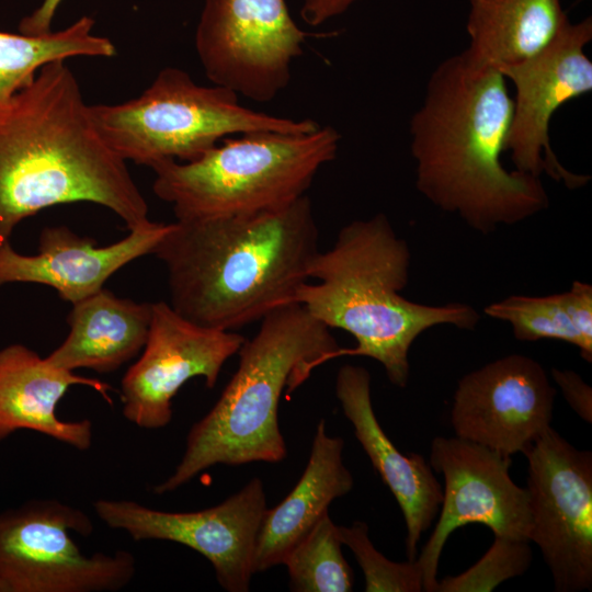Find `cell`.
Segmentation results:
<instances>
[{
	"label": "cell",
	"instance_id": "obj_7",
	"mask_svg": "<svg viewBox=\"0 0 592 592\" xmlns=\"http://www.w3.org/2000/svg\"><path fill=\"white\" fill-rule=\"evenodd\" d=\"M219 86H201L184 70L163 68L137 98L118 104L90 105L106 145L125 162L152 166L192 161L225 136L253 132L303 134L320 125L258 112Z\"/></svg>",
	"mask_w": 592,
	"mask_h": 592
},
{
	"label": "cell",
	"instance_id": "obj_8",
	"mask_svg": "<svg viewBox=\"0 0 592 592\" xmlns=\"http://www.w3.org/2000/svg\"><path fill=\"white\" fill-rule=\"evenodd\" d=\"M70 532L89 536L82 510L58 500H30L0 513V585L3 592H115L136 574L127 550L86 555Z\"/></svg>",
	"mask_w": 592,
	"mask_h": 592
},
{
	"label": "cell",
	"instance_id": "obj_29",
	"mask_svg": "<svg viewBox=\"0 0 592 592\" xmlns=\"http://www.w3.org/2000/svg\"><path fill=\"white\" fill-rule=\"evenodd\" d=\"M360 0H304L300 18L311 26H318L328 20L343 14Z\"/></svg>",
	"mask_w": 592,
	"mask_h": 592
},
{
	"label": "cell",
	"instance_id": "obj_4",
	"mask_svg": "<svg viewBox=\"0 0 592 592\" xmlns=\"http://www.w3.org/2000/svg\"><path fill=\"white\" fill-rule=\"evenodd\" d=\"M410 261L408 243L385 214L353 220L340 229L329 250L312 258L308 276L317 282L303 284L295 297L315 319L355 339V348L338 349L331 360L371 357L400 388L409 379V350L421 333L439 325L474 330L480 320L468 304L432 306L403 297Z\"/></svg>",
	"mask_w": 592,
	"mask_h": 592
},
{
	"label": "cell",
	"instance_id": "obj_22",
	"mask_svg": "<svg viewBox=\"0 0 592 592\" xmlns=\"http://www.w3.org/2000/svg\"><path fill=\"white\" fill-rule=\"evenodd\" d=\"M93 19L82 16L61 31L44 35L0 32V101L30 83L48 62L72 57H113L114 44L93 34Z\"/></svg>",
	"mask_w": 592,
	"mask_h": 592
},
{
	"label": "cell",
	"instance_id": "obj_13",
	"mask_svg": "<svg viewBox=\"0 0 592 592\" xmlns=\"http://www.w3.org/2000/svg\"><path fill=\"white\" fill-rule=\"evenodd\" d=\"M93 508L104 524L134 540H168L200 553L226 591L249 590L254 546L267 509L261 479H251L221 503L200 511L168 512L113 499L96 500Z\"/></svg>",
	"mask_w": 592,
	"mask_h": 592
},
{
	"label": "cell",
	"instance_id": "obj_28",
	"mask_svg": "<svg viewBox=\"0 0 592 592\" xmlns=\"http://www.w3.org/2000/svg\"><path fill=\"white\" fill-rule=\"evenodd\" d=\"M551 376L572 410L585 422H592V389L570 369L551 368Z\"/></svg>",
	"mask_w": 592,
	"mask_h": 592
},
{
	"label": "cell",
	"instance_id": "obj_30",
	"mask_svg": "<svg viewBox=\"0 0 592 592\" xmlns=\"http://www.w3.org/2000/svg\"><path fill=\"white\" fill-rule=\"evenodd\" d=\"M62 0H44L32 14L23 18L19 31L25 35H44L52 32L53 18Z\"/></svg>",
	"mask_w": 592,
	"mask_h": 592
},
{
	"label": "cell",
	"instance_id": "obj_9",
	"mask_svg": "<svg viewBox=\"0 0 592 592\" xmlns=\"http://www.w3.org/2000/svg\"><path fill=\"white\" fill-rule=\"evenodd\" d=\"M306 37L285 0H204L195 49L213 84L265 103L288 86Z\"/></svg>",
	"mask_w": 592,
	"mask_h": 592
},
{
	"label": "cell",
	"instance_id": "obj_14",
	"mask_svg": "<svg viewBox=\"0 0 592 592\" xmlns=\"http://www.w3.org/2000/svg\"><path fill=\"white\" fill-rule=\"evenodd\" d=\"M246 338L196 325L166 301L152 303L149 333L138 360L121 382L124 418L146 430L172 420V400L191 378L203 377L213 388L224 364L238 353Z\"/></svg>",
	"mask_w": 592,
	"mask_h": 592
},
{
	"label": "cell",
	"instance_id": "obj_11",
	"mask_svg": "<svg viewBox=\"0 0 592 592\" xmlns=\"http://www.w3.org/2000/svg\"><path fill=\"white\" fill-rule=\"evenodd\" d=\"M592 39V19L567 22L542 50L499 69L514 87L513 112L505 143L515 170L542 173L570 190L587 185L590 175L574 173L556 157L549 136L555 113L592 91V61L584 52Z\"/></svg>",
	"mask_w": 592,
	"mask_h": 592
},
{
	"label": "cell",
	"instance_id": "obj_6",
	"mask_svg": "<svg viewBox=\"0 0 592 592\" xmlns=\"http://www.w3.org/2000/svg\"><path fill=\"white\" fill-rule=\"evenodd\" d=\"M340 139L331 126L236 135L192 161L152 166V190L171 204L177 220L274 210L306 195L320 168L335 158Z\"/></svg>",
	"mask_w": 592,
	"mask_h": 592
},
{
	"label": "cell",
	"instance_id": "obj_15",
	"mask_svg": "<svg viewBox=\"0 0 592 592\" xmlns=\"http://www.w3.org/2000/svg\"><path fill=\"white\" fill-rule=\"evenodd\" d=\"M555 396L536 360L506 355L460 378L451 422L456 436L511 457L550 428Z\"/></svg>",
	"mask_w": 592,
	"mask_h": 592
},
{
	"label": "cell",
	"instance_id": "obj_31",
	"mask_svg": "<svg viewBox=\"0 0 592 592\" xmlns=\"http://www.w3.org/2000/svg\"><path fill=\"white\" fill-rule=\"evenodd\" d=\"M0 592H3L1 585H0Z\"/></svg>",
	"mask_w": 592,
	"mask_h": 592
},
{
	"label": "cell",
	"instance_id": "obj_5",
	"mask_svg": "<svg viewBox=\"0 0 592 592\" xmlns=\"http://www.w3.org/2000/svg\"><path fill=\"white\" fill-rule=\"evenodd\" d=\"M338 349L330 328L298 303L265 316L238 351V368L214 407L190 429L174 471L152 491L172 492L215 465L284 459L286 445L278 425L282 391L304 383Z\"/></svg>",
	"mask_w": 592,
	"mask_h": 592
},
{
	"label": "cell",
	"instance_id": "obj_25",
	"mask_svg": "<svg viewBox=\"0 0 592 592\" xmlns=\"http://www.w3.org/2000/svg\"><path fill=\"white\" fill-rule=\"evenodd\" d=\"M338 527L342 544L353 551L363 570L365 591H423L422 574L417 560L395 562L386 558L374 547L368 537V526L363 522Z\"/></svg>",
	"mask_w": 592,
	"mask_h": 592
},
{
	"label": "cell",
	"instance_id": "obj_16",
	"mask_svg": "<svg viewBox=\"0 0 592 592\" xmlns=\"http://www.w3.org/2000/svg\"><path fill=\"white\" fill-rule=\"evenodd\" d=\"M169 226L149 220L105 247H96L93 239L81 237L67 226L45 227L36 254H21L9 241L0 244V286L43 284L54 288L61 299L78 303L102 289L126 264L152 253Z\"/></svg>",
	"mask_w": 592,
	"mask_h": 592
},
{
	"label": "cell",
	"instance_id": "obj_23",
	"mask_svg": "<svg viewBox=\"0 0 592 592\" xmlns=\"http://www.w3.org/2000/svg\"><path fill=\"white\" fill-rule=\"evenodd\" d=\"M339 527L329 513L314 525L283 561L296 592L352 591L354 576L342 554Z\"/></svg>",
	"mask_w": 592,
	"mask_h": 592
},
{
	"label": "cell",
	"instance_id": "obj_2",
	"mask_svg": "<svg viewBox=\"0 0 592 592\" xmlns=\"http://www.w3.org/2000/svg\"><path fill=\"white\" fill-rule=\"evenodd\" d=\"M90 202L128 229L149 221L148 204L126 162L104 141L66 60L0 101V244L36 213Z\"/></svg>",
	"mask_w": 592,
	"mask_h": 592
},
{
	"label": "cell",
	"instance_id": "obj_20",
	"mask_svg": "<svg viewBox=\"0 0 592 592\" xmlns=\"http://www.w3.org/2000/svg\"><path fill=\"white\" fill-rule=\"evenodd\" d=\"M152 303H137L102 288L72 304L64 342L45 358L61 369L111 373L145 346Z\"/></svg>",
	"mask_w": 592,
	"mask_h": 592
},
{
	"label": "cell",
	"instance_id": "obj_21",
	"mask_svg": "<svg viewBox=\"0 0 592 592\" xmlns=\"http://www.w3.org/2000/svg\"><path fill=\"white\" fill-rule=\"evenodd\" d=\"M465 49L497 69L542 50L567 22L560 0H468Z\"/></svg>",
	"mask_w": 592,
	"mask_h": 592
},
{
	"label": "cell",
	"instance_id": "obj_17",
	"mask_svg": "<svg viewBox=\"0 0 592 592\" xmlns=\"http://www.w3.org/2000/svg\"><path fill=\"white\" fill-rule=\"evenodd\" d=\"M335 395L357 441L401 509L407 555L413 561L421 535L439 513L443 489L423 456L402 454L384 432L373 409L371 375L365 367H340Z\"/></svg>",
	"mask_w": 592,
	"mask_h": 592
},
{
	"label": "cell",
	"instance_id": "obj_19",
	"mask_svg": "<svg viewBox=\"0 0 592 592\" xmlns=\"http://www.w3.org/2000/svg\"><path fill=\"white\" fill-rule=\"evenodd\" d=\"M343 447L341 437L327 434L321 419L300 479L281 503L265 511L254 546L253 573L283 565L330 503L351 491L353 477L343 463Z\"/></svg>",
	"mask_w": 592,
	"mask_h": 592
},
{
	"label": "cell",
	"instance_id": "obj_18",
	"mask_svg": "<svg viewBox=\"0 0 592 592\" xmlns=\"http://www.w3.org/2000/svg\"><path fill=\"white\" fill-rule=\"evenodd\" d=\"M72 386H86L113 403L112 386L57 368L21 343L0 349V442L20 430L42 433L76 449H89V419L65 421L57 415L60 399Z\"/></svg>",
	"mask_w": 592,
	"mask_h": 592
},
{
	"label": "cell",
	"instance_id": "obj_24",
	"mask_svg": "<svg viewBox=\"0 0 592 592\" xmlns=\"http://www.w3.org/2000/svg\"><path fill=\"white\" fill-rule=\"evenodd\" d=\"M483 311L493 319L509 322L519 341L559 340L576 345L582 352L581 338L571 325L559 294L511 295L488 305Z\"/></svg>",
	"mask_w": 592,
	"mask_h": 592
},
{
	"label": "cell",
	"instance_id": "obj_3",
	"mask_svg": "<svg viewBox=\"0 0 592 592\" xmlns=\"http://www.w3.org/2000/svg\"><path fill=\"white\" fill-rule=\"evenodd\" d=\"M304 195L265 213L177 220L152 251L166 266L169 305L185 319L234 331L295 303L318 249Z\"/></svg>",
	"mask_w": 592,
	"mask_h": 592
},
{
	"label": "cell",
	"instance_id": "obj_1",
	"mask_svg": "<svg viewBox=\"0 0 592 592\" xmlns=\"http://www.w3.org/2000/svg\"><path fill=\"white\" fill-rule=\"evenodd\" d=\"M512 112L502 72L463 50L434 68L409 123L417 190L483 235L549 204L540 178L501 161Z\"/></svg>",
	"mask_w": 592,
	"mask_h": 592
},
{
	"label": "cell",
	"instance_id": "obj_27",
	"mask_svg": "<svg viewBox=\"0 0 592 592\" xmlns=\"http://www.w3.org/2000/svg\"><path fill=\"white\" fill-rule=\"evenodd\" d=\"M561 305L581 338V356L592 362V285L574 281L569 291L560 293Z\"/></svg>",
	"mask_w": 592,
	"mask_h": 592
},
{
	"label": "cell",
	"instance_id": "obj_10",
	"mask_svg": "<svg viewBox=\"0 0 592 592\" xmlns=\"http://www.w3.org/2000/svg\"><path fill=\"white\" fill-rule=\"evenodd\" d=\"M527 459L530 542L540 549L556 591L592 587V454L551 426L523 452Z\"/></svg>",
	"mask_w": 592,
	"mask_h": 592
},
{
	"label": "cell",
	"instance_id": "obj_12",
	"mask_svg": "<svg viewBox=\"0 0 592 592\" xmlns=\"http://www.w3.org/2000/svg\"><path fill=\"white\" fill-rule=\"evenodd\" d=\"M430 466L443 476L444 490L439 521L417 560L428 592L436 590L439 560L456 528L479 523L494 537L527 542L531 528L528 492L512 480L510 456L458 436H437Z\"/></svg>",
	"mask_w": 592,
	"mask_h": 592
},
{
	"label": "cell",
	"instance_id": "obj_26",
	"mask_svg": "<svg viewBox=\"0 0 592 592\" xmlns=\"http://www.w3.org/2000/svg\"><path fill=\"white\" fill-rule=\"evenodd\" d=\"M527 540L494 537L488 553L466 572L437 581L440 592L491 591L502 581L523 573L531 561Z\"/></svg>",
	"mask_w": 592,
	"mask_h": 592
}]
</instances>
